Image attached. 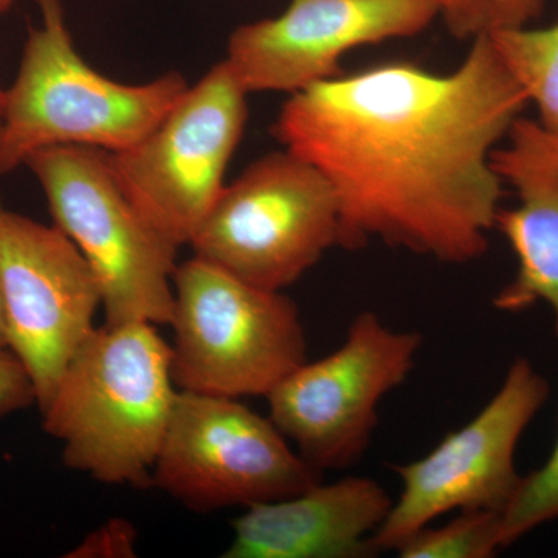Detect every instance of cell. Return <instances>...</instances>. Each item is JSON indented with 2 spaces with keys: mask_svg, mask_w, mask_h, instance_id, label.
Returning <instances> with one entry per match:
<instances>
[{
  "mask_svg": "<svg viewBox=\"0 0 558 558\" xmlns=\"http://www.w3.org/2000/svg\"><path fill=\"white\" fill-rule=\"evenodd\" d=\"M387 488L366 476L314 484L299 495L245 509L223 558H359L392 508Z\"/></svg>",
  "mask_w": 558,
  "mask_h": 558,
  "instance_id": "14",
  "label": "cell"
},
{
  "mask_svg": "<svg viewBox=\"0 0 558 558\" xmlns=\"http://www.w3.org/2000/svg\"><path fill=\"white\" fill-rule=\"evenodd\" d=\"M247 92L213 65L131 148L109 153L128 199L175 247L190 245L220 193L248 120Z\"/></svg>",
  "mask_w": 558,
  "mask_h": 558,
  "instance_id": "7",
  "label": "cell"
},
{
  "mask_svg": "<svg viewBox=\"0 0 558 558\" xmlns=\"http://www.w3.org/2000/svg\"><path fill=\"white\" fill-rule=\"evenodd\" d=\"M339 197L292 150H274L223 186L191 241L194 256L256 288L282 292L340 245Z\"/></svg>",
  "mask_w": 558,
  "mask_h": 558,
  "instance_id": "6",
  "label": "cell"
},
{
  "mask_svg": "<svg viewBox=\"0 0 558 558\" xmlns=\"http://www.w3.org/2000/svg\"><path fill=\"white\" fill-rule=\"evenodd\" d=\"M24 167L38 179L53 226L89 264L106 323L170 325L179 247L128 199L110 168L109 153L58 146L32 154Z\"/></svg>",
  "mask_w": 558,
  "mask_h": 558,
  "instance_id": "5",
  "label": "cell"
},
{
  "mask_svg": "<svg viewBox=\"0 0 558 558\" xmlns=\"http://www.w3.org/2000/svg\"><path fill=\"white\" fill-rule=\"evenodd\" d=\"M170 326L180 391L240 399L267 396L307 362L299 307L193 256L178 264Z\"/></svg>",
  "mask_w": 558,
  "mask_h": 558,
  "instance_id": "4",
  "label": "cell"
},
{
  "mask_svg": "<svg viewBox=\"0 0 558 558\" xmlns=\"http://www.w3.org/2000/svg\"><path fill=\"white\" fill-rule=\"evenodd\" d=\"M171 347L156 325L105 323L40 409L65 468L112 486L150 487L178 400Z\"/></svg>",
  "mask_w": 558,
  "mask_h": 558,
  "instance_id": "2",
  "label": "cell"
},
{
  "mask_svg": "<svg viewBox=\"0 0 558 558\" xmlns=\"http://www.w3.org/2000/svg\"><path fill=\"white\" fill-rule=\"evenodd\" d=\"M438 16V0H290L231 33L223 61L247 94L292 95L337 76L348 51L411 38Z\"/></svg>",
  "mask_w": 558,
  "mask_h": 558,
  "instance_id": "12",
  "label": "cell"
},
{
  "mask_svg": "<svg viewBox=\"0 0 558 558\" xmlns=\"http://www.w3.org/2000/svg\"><path fill=\"white\" fill-rule=\"evenodd\" d=\"M319 478L270 417L238 399L179 389L150 487L208 513L293 497Z\"/></svg>",
  "mask_w": 558,
  "mask_h": 558,
  "instance_id": "8",
  "label": "cell"
},
{
  "mask_svg": "<svg viewBox=\"0 0 558 558\" xmlns=\"http://www.w3.org/2000/svg\"><path fill=\"white\" fill-rule=\"evenodd\" d=\"M545 0H506L508 27H523L535 20L543 10Z\"/></svg>",
  "mask_w": 558,
  "mask_h": 558,
  "instance_id": "21",
  "label": "cell"
},
{
  "mask_svg": "<svg viewBox=\"0 0 558 558\" xmlns=\"http://www.w3.org/2000/svg\"><path fill=\"white\" fill-rule=\"evenodd\" d=\"M16 2V0H0V14L5 13V11H9L11 7H13V3Z\"/></svg>",
  "mask_w": 558,
  "mask_h": 558,
  "instance_id": "24",
  "label": "cell"
},
{
  "mask_svg": "<svg viewBox=\"0 0 558 558\" xmlns=\"http://www.w3.org/2000/svg\"><path fill=\"white\" fill-rule=\"evenodd\" d=\"M421 347V333L362 312L339 349L303 363L267 396L269 417L312 468H351L368 450L381 399L407 380Z\"/></svg>",
  "mask_w": 558,
  "mask_h": 558,
  "instance_id": "10",
  "label": "cell"
},
{
  "mask_svg": "<svg viewBox=\"0 0 558 558\" xmlns=\"http://www.w3.org/2000/svg\"><path fill=\"white\" fill-rule=\"evenodd\" d=\"M501 548V513L465 510L444 526L416 532L396 553L402 558H488Z\"/></svg>",
  "mask_w": 558,
  "mask_h": 558,
  "instance_id": "16",
  "label": "cell"
},
{
  "mask_svg": "<svg viewBox=\"0 0 558 558\" xmlns=\"http://www.w3.org/2000/svg\"><path fill=\"white\" fill-rule=\"evenodd\" d=\"M138 550V531L130 520L113 517L94 529L75 548L69 558H134Z\"/></svg>",
  "mask_w": 558,
  "mask_h": 558,
  "instance_id": "19",
  "label": "cell"
},
{
  "mask_svg": "<svg viewBox=\"0 0 558 558\" xmlns=\"http://www.w3.org/2000/svg\"><path fill=\"white\" fill-rule=\"evenodd\" d=\"M558 519V436L548 461L521 478L501 513V545L508 548L529 532Z\"/></svg>",
  "mask_w": 558,
  "mask_h": 558,
  "instance_id": "17",
  "label": "cell"
},
{
  "mask_svg": "<svg viewBox=\"0 0 558 558\" xmlns=\"http://www.w3.org/2000/svg\"><path fill=\"white\" fill-rule=\"evenodd\" d=\"M0 293L7 348L27 369L40 410L95 330L100 288L64 231L13 211L0 197Z\"/></svg>",
  "mask_w": 558,
  "mask_h": 558,
  "instance_id": "11",
  "label": "cell"
},
{
  "mask_svg": "<svg viewBox=\"0 0 558 558\" xmlns=\"http://www.w3.org/2000/svg\"><path fill=\"white\" fill-rule=\"evenodd\" d=\"M39 27L25 40L16 78L5 90L0 174L58 146L120 153L146 137L190 84L178 72L123 84L90 68L65 24L61 0H36Z\"/></svg>",
  "mask_w": 558,
  "mask_h": 558,
  "instance_id": "3",
  "label": "cell"
},
{
  "mask_svg": "<svg viewBox=\"0 0 558 558\" xmlns=\"http://www.w3.org/2000/svg\"><path fill=\"white\" fill-rule=\"evenodd\" d=\"M492 167L515 190L519 205L501 208L495 229L517 256V274L494 299L495 310L520 314L546 304L558 337V134L521 116Z\"/></svg>",
  "mask_w": 558,
  "mask_h": 558,
  "instance_id": "13",
  "label": "cell"
},
{
  "mask_svg": "<svg viewBox=\"0 0 558 558\" xmlns=\"http://www.w3.org/2000/svg\"><path fill=\"white\" fill-rule=\"evenodd\" d=\"M3 113H5V90L0 87V131H2Z\"/></svg>",
  "mask_w": 558,
  "mask_h": 558,
  "instance_id": "23",
  "label": "cell"
},
{
  "mask_svg": "<svg viewBox=\"0 0 558 558\" xmlns=\"http://www.w3.org/2000/svg\"><path fill=\"white\" fill-rule=\"evenodd\" d=\"M454 72L385 62L292 94L274 135L339 197L340 247L449 264L486 255L502 197L492 153L529 105L487 33Z\"/></svg>",
  "mask_w": 558,
  "mask_h": 558,
  "instance_id": "1",
  "label": "cell"
},
{
  "mask_svg": "<svg viewBox=\"0 0 558 558\" xmlns=\"http://www.w3.org/2000/svg\"><path fill=\"white\" fill-rule=\"evenodd\" d=\"M439 16L451 35L475 39L497 28L508 27L505 0H438Z\"/></svg>",
  "mask_w": 558,
  "mask_h": 558,
  "instance_id": "18",
  "label": "cell"
},
{
  "mask_svg": "<svg viewBox=\"0 0 558 558\" xmlns=\"http://www.w3.org/2000/svg\"><path fill=\"white\" fill-rule=\"evenodd\" d=\"M36 405V391L27 369L9 348L0 349V417Z\"/></svg>",
  "mask_w": 558,
  "mask_h": 558,
  "instance_id": "20",
  "label": "cell"
},
{
  "mask_svg": "<svg viewBox=\"0 0 558 558\" xmlns=\"http://www.w3.org/2000/svg\"><path fill=\"white\" fill-rule=\"evenodd\" d=\"M549 395L546 377L527 359L517 357L497 395L469 424L424 458L395 465L402 494L371 538L373 553L398 550L454 510L505 512L523 478L515 465L517 447Z\"/></svg>",
  "mask_w": 558,
  "mask_h": 558,
  "instance_id": "9",
  "label": "cell"
},
{
  "mask_svg": "<svg viewBox=\"0 0 558 558\" xmlns=\"http://www.w3.org/2000/svg\"><path fill=\"white\" fill-rule=\"evenodd\" d=\"M487 35L537 108L539 123L558 134V22L546 28H497Z\"/></svg>",
  "mask_w": 558,
  "mask_h": 558,
  "instance_id": "15",
  "label": "cell"
},
{
  "mask_svg": "<svg viewBox=\"0 0 558 558\" xmlns=\"http://www.w3.org/2000/svg\"><path fill=\"white\" fill-rule=\"evenodd\" d=\"M7 348L5 323H3L2 293H0V349Z\"/></svg>",
  "mask_w": 558,
  "mask_h": 558,
  "instance_id": "22",
  "label": "cell"
}]
</instances>
